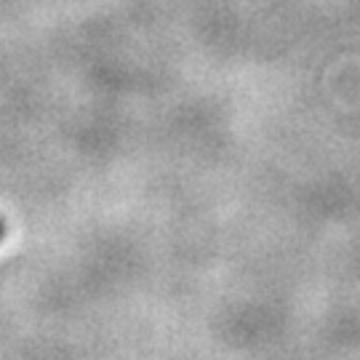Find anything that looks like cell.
Here are the masks:
<instances>
[{"label": "cell", "instance_id": "obj_1", "mask_svg": "<svg viewBox=\"0 0 360 360\" xmlns=\"http://www.w3.org/2000/svg\"><path fill=\"white\" fill-rule=\"evenodd\" d=\"M3 235H6V227H3V221H0V240H3Z\"/></svg>", "mask_w": 360, "mask_h": 360}]
</instances>
